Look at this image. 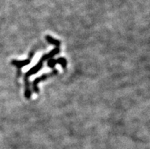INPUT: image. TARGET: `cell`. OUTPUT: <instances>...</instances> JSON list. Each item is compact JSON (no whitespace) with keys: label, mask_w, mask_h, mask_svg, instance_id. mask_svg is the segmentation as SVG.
I'll list each match as a JSON object with an SVG mask.
<instances>
[{"label":"cell","mask_w":150,"mask_h":149,"mask_svg":"<svg viewBox=\"0 0 150 149\" xmlns=\"http://www.w3.org/2000/svg\"><path fill=\"white\" fill-rule=\"evenodd\" d=\"M46 40H47L49 42L50 44H53V45L55 46V48L51 51V52H50L49 53L47 54L44 55L43 56L40 58V61L38 62V64L36 65L35 66H34L33 68H30V70H28V72L25 73V97L27 99H29L31 96V91H30V83H29L28 81V78L30 76H33L34 74H36L37 72H39L42 68H43V66H44V62H45L46 60H49L50 59L53 58L54 56H56L57 54L59 53V51H60V42L58 40H56L54 38H53L52 37L47 36L46 37Z\"/></svg>","instance_id":"cell-1"},{"label":"cell","mask_w":150,"mask_h":149,"mask_svg":"<svg viewBox=\"0 0 150 149\" xmlns=\"http://www.w3.org/2000/svg\"><path fill=\"white\" fill-rule=\"evenodd\" d=\"M34 54V52H32V53H30V56H29L28 59H25V60L22 61H18V60H12L11 61V64L15 66L16 68H17V76L18 77H20L21 74V68L24 67V66L28 65L29 63L31 61V59L33 58Z\"/></svg>","instance_id":"cell-2"},{"label":"cell","mask_w":150,"mask_h":149,"mask_svg":"<svg viewBox=\"0 0 150 149\" xmlns=\"http://www.w3.org/2000/svg\"><path fill=\"white\" fill-rule=\"evenodd\" d=\"M57 73H58V71H57V69H54L53 72H50V73H47V74H44V75H42V76H40V77L37 78L36 79L34 80V81H33V83H32L33 91L38 94V93L39 92V88H38V84H39V82H40V81H44V80H46L49 77L50 78V77H53V76H56Z\"/></svg>","instance_id":"cell-3"},{"label":"cell","mask_w":150,"mask_h":149,"mask_svg":"<svg viewBox=\"0 0 150 149\" xmlns=\"http://www.w3.org/2000/svg\"><path fill=\"white\" fill-rule=\"evenodd\" d=\"M55 62H56V64H60L63 68H66V66H67V63L66 59L59 58V59H55Z\"/></svg>","instance_id":"cell-4"}]
</instances>
